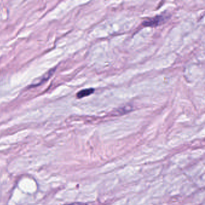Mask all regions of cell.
Wrapping results in <instances>:
<instances>
[{
    "label": "cell",
    "mask_w": 205,
    "mask_h": 205,
    "mask_svg": "<svg viewBox=\"0 0 205 205\" xmlns=\"http://www.w3.org/2000/svg\"><path fill=\"white\" fill-rule=\"evenodd\" d=\"M167 19V15H159L154 16L152 18L147 19L142 22V25L144 27H156L159 25L164 24Z\"/></svg>",
    "instance_id": "obj_1"
},
{
    "label": "cell",
    "mask_w": 205,
    "mask_h": 205,
    "mask_svg": "<svg viewBox=\"0 0 205 205\" xmlns=\"http://www.w3.org/2000/svg\"><path fill=\"white\" fill-rule=\"evenodd\" d=\"M95 92V89L93 88H89L82 90L79 91V92L77 94V96L78 98L81 99L84 97H87L88 96L92 95Z\"/></svg>",
    "instance_id": "obj_2"
},
{
    "label": "cell",
    "mask_w": 205,
    "mask_h": 205,
    "mask_svg": "<svg viewBox=\"0 0 205 205\" xmlns=\"http://www.w3.org/2000/svg\"><path fill=\"white\" fill-rule=\"evenodd\" d=\"M54 73V72L52 71V70L51 71L48 72L47 73H46L43 77H42V78H40V80H39L38 81H37V84H35L34 86H38V85H40L41 84L42 82H43L44 81H47L48 78H49V77L52 75V74Z\"/></svg>",
    "instance_id": "obj_3"
},
{
    "label": "cell",
    "mask_w": 205,
    "mask_h": 205,
    "mask_svg": "<svg viewBox=\"0 0 205 205\" xmlns=\"http://www.w3.org/2000/svg\"><path fill=\"white\" fill-rule=\"evenodd\" d=\"M129 106H128V107H124L123 108H122L120 110H119L118 111L120 112V114H125V113H127L129 111H131L130 110H131V109H129Z\"/></svg>",
    "instance_id": "obj_4"
},
{
    "label": "cell",
    "mask_w": 205,
    "mask_h": 205,
    "mask_svg": "<svg viewBox=\"0 0 205 205\" xmlns=\"http://www.w3.org/2000/svg\"><path fill=\"white\" fill-rule=\"evenodd\" d=\"M87 205L85 203H80V202H76V203H71V204H69V205Z\"/></svg>",
    "instance_id": "obj_5"
}]
</instances>
